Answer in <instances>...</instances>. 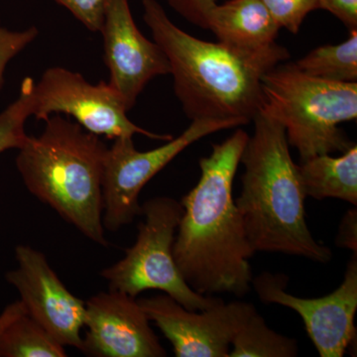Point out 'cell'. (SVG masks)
I'll list each match as a JSON object with an SVG mask.
<instances>
[{
	"label": "cell",
	"mask_w": 357,
	"mask_h": 357,
	"mask_svg": "<svg viewBox=\"0 0 357 357\" xmlns=\"http://www.w3.org/2000/svg\"><path fill=\"white\" fill-rule=\"evenodd\" d=\"M249 135L236 129L227 139L213 145L199 160L201 177L181 204L184 208L176 232L173 255L188 285L199 294L250 291L255 255L246 236L232 187Z\"/></svg>",
	"instance_id": "1"
},
{
	"label": "cell",
	"mask_w": 357,
	"mask_h": 357,
	"mask_svg": "<svg viewBox=\"0 0 357 357\" xmlns=\"http://www.w3.org/2000/svg\"><path fill=\"white\" fill-rule=\"evenodd\" d=\"M143 20L170 63L174 91L188 119L253 121L262 77L291 55L275 42L260 49L204 41L174 24L157 0H142Z\"/></svg>",
	"instance_id": "2"
},
{
	"label": "cell",
	"mask_w": 357,
	"mask_h": 357,
	"mask_svg": "<svg viewBox=\"0 0 357 357\" xmlns=\"http://www.w3.org/2000/svg\"><path fill=\"white\" fill-rule=\"evenodd\" d=\"M255 132L241 155V192L236 204L255 252L299 256L311 261L332 260L330 248L319 243L307 227V198L299 168L291 156L285 128L258 114Z\"/></svg>",
	"instance_id": "3"
},
{
	"label": "cell",
	"mask_w": 357,
	"mask_h": 357,
	"mask_svg": "<svg viewBox=\"0 0 357 357\" xmlns=\"http://www.w3.org/2000/svg\"><path fill=\"white\" fill-rule=\"evenodd\" d=\"M107 145L77 122L53 114L43 132L18 148L16 167L28 191L96 244L109 246L102 225Z\"/></svg>",
	"instance_id": "4"
},
{
	"label": "cell",
	"mask_w": 357,
	"mask_h": 357,
	"mask_svg": "<svg viewBox=\"0 0 357 357\" xmlns=\"http://www.w3.org/2000/svg\"><path fill=\"white\" fill-rule=\"evenodd\" d=\"M259 114L285 128L301 162L317 155L347 151L354 144L340 128L357 117V83L310 76L295 63H280L262 77Z\"/></svg>",
	"instance_id": "5"
},
{
	"label": "cell",
	"mask_w": 357,
	"mask_h": 357,
	"mask_svg": "<svg viewBox=\"0 0 357 357\" xmlns=\"http://www.w3.org/2000/svg\"><path fill=\"white\" fill-rule=\"evenodd\" d=\"M183 213L181 202L169 197L141 204L144 220L138 225L135 243L126 249L121 260L100 273L109 282V290L133 298L144 291H162L190 311H204L223 301L192 290L178 271L173 248Z\"/></svg>",
	"instance_id": "6"
},
{
	"label": "cell",
	"mask_w": 357,
	"mask_h": 357,
	"mask_svg": "<svg viewBox=\"0 0 357 357\" xmlns=\"http://www.w3.org/2000/svg\"><path fill=\"white\" fill-rule=\"evenodd\" d=\"M244 126L243 121L196 119L178 137L156 149L138 151L133 137H117L107 148L102 175V225L117 231L140 215L139 195L145 185L192 143L225 129Z\"/></svg>",
	"instance_id": "7"
},
{
	"label": "cell",
	"mask_w": 357,
	"mask_h": 357,
	"mask_svg": "<svg viewBox=\"0 0 357 357\" xmlns=\"http://www.w3.org/2000/svg\"><path fill=\"white\" fill-rule=\"evenodd\" d=\"M128 112L109 83H89L79 73L65 68H49L33 86L32 116L37 121L66 114L74 117L84 130L109 139L133 137L135 134L150 139H172V135L151 132L136 126L128 119Z\"/></svg>",
	"instance_id": "8"
},
{
	"label": "cell",
	"mask_w": 357,
	"mask_h": 357,
	"mask_svg": "<svg viewBox=\"0 0 357 357\" xmlns=\"http://www.w3.org/2000/svg\"><path fill=\"white\" fill-rule=\"evenodd\" d=\"M289 278L264 272L252 286L265 304H277L297 312L321 357H342L356 340L357 252L345 269L344 280L333 293L321 298L296 297L286 291Z\"/></svg>",
	"instance_id": "9"
},
{
	"label": "cell",
	"mask_w": 357,
	"mask_h": 357,
	"mask_svg": "<svg viewBox=\"0 0 357 357\" xmlns=\"http://www.w3.org/2000/svg\"><path fill=\"white\" fill-rule=\"evenodd\" d=\"M137 301L177 357H229L234 337L256 310L250 303L222 301L204 311H190L167 294Z\"/></svg>",
	"instance_id": "10"
},
{
	"label": "cell",
	"mask_w": 357,
	"mask_h": 357,
	"mask_svg": "<svg viewBox=\"0 0 357 357\" xmlns=\"http://www.w3.org/2000/svg\"><path fill=\"white\" fill-rule=\"evenodd\" d=\"M15 258L18 267L7 272L6 278L20 293L28 316L63 347L82 351L86 302L68 290L43 253L20 244Z\"/></svg>",
	"instance_id": "11"
},
{
	"label": "cell",
	"mask_w": 357,
	"mask_h": 357,
	"mask_svg": "<svg viewBox=\"0 0 357 357\" xmlns=\"http://www.w3.org/2000/svg\"><path fill=\"white\" fill-rule=\"evenodd\" d=\"M100 32L109 84L130 110L151 79L170 74V63L161 47L138 29L129 0L107 1Z\"/></svg>",
	"instance_id": "12"
},
{
	"label": "cell",
	"mask_w": 357,
	"mask_h": 357,
	"mask_svg": "<svg viewBox=\"0 0 357 357\" xmlns=\"http://www.w3.org/2000/svg\"><path fill=\"white\" fill-rule=\"evenodd\" d=\"M136 298L109 290L86 302L82 352L96 357H163L167 351Z\"/></svg>",
	"instance_id": "13"
},
{
	"label": "cell",
	"mask_w": 357,
	"mask_h": 357,
	"mask_svg": "<svg viewBox=\"0 0 357 357\" xmlns=\"http://www.w3.org/2000/svg\"><path fill=\"white\" fill-rule=\"evenodd\" d=\"M208 29L222 43L260 49L274 44L281 28L261 0H229L208 13Z\"/></svg>",
	"instance_id": "14"
},
{
	"label": "cell",
	"mask_w": 357,
	"mask_h": 357,
	"mask_svg": "<svg viewBox=\"0 0 357 357\" xmlns=\"http://www.w3.org/2000/svg\"><path fill=\"white\" fill-rule=\"evenodd\" d=\"M306 197L338 199L357 206V146L352 145L340 157L317 155L298 165Z\"/></svg>",
	"instance_id": "15"
},
{
	"label": "cell",
	"mask_w": 357,
	"mask_h": 357,
	"mask_svg": "<svg viewBox=\"0 0 357 357\" xmlns=\"http://www.w3.org/2000/svg\"><path fill=\"white\" fill-rule=\"evenodd\" d=\"M337 45H325L307 53L295 63L296 67L310 76L340 82L357 83V29Z\"/></svg>",
	"instance_id": "16"
},
{
	"label": "cell",
	"mask_w": 357,
	"mask_h": 357,
	"mask_svg": "<svg viewBox=\"0 0 357 357\" xmlns=\"http://www.w3.org/2000/svg\"><path fill=\"white\" fill-rule=\"evenodd\" d=\"M231 347L230 357H295L299 352L294 338L270 328L256 310L236 333Z\"/></svg>",
	"instance_id": "17"
},
{
	"label": "cell",
	"mask_w": 357,
	"mask_h": 357,
	"mask_svg": "<svg viewBox=\"0 0 357 357\" xmlns=\"http://www.w3.org/2000/svg\"><path fill=\"white\" fill-rule=\"evenodd\" d=\"M0 356L65 357V347L27 314L7 326L0 335Z\"/></svg>",
	"instance_id": "18"
},
{
	"label": "cell",
	"mask_w": 357,
	"mask_h": 357,
	"mask_svg": "<svg viewBox=\"0 0 357 357\" xmlns=\"http://www.w3.org/2000/svg\"><path fill=\"white\" fill-rule=\"evenodd\" d=\"M35 82L25 77L20 95L3 112H0V154L9 149H18L27 139L26 121L32 116V91Z\"/></svg>",
	"instance_id": "19"
},
{
	"label": "cell",
	"mask_w": 357,
	"mask_h": 357,
	"mask_svg": "<svg viewBox=\"0 0 357 357\" xmlns=\"http://www.w3.org/2000/svg\"><path fill=\"white\" fill-rule=\"evenodd\" d=\"M280 28L298 34L307 14L319 9L318 0H261Z\"/></svg>",
	"instance_id": "20"
},
{
	"label": "cell",
	"mask_w": 357,
	"mask_h": 357,
	"mask_svg": "<svg viewBox=\"0 0 357 357\" xmlns=\"http://www.w3.org/2000/svg\"><path fill=\"white\" fill-rule=\"evenodd\" d=\"M35 26L23 31H10L0 26V89L4 83L6 66L38 37Z\"/></svg>",
	"instance_id": "21"
},
{
	"label": "cell",
	"mask_w": 357,
	"mask_h": 357,
	"mask_svg": "<svg viewBox=\"0 0 357 357\" xmlns=\"http://www.w3.org/2000/svg\"><path fill=\"white\" fill-rule=\"evenodd\" d=\"M67 8L79 22L91 32L102 29L105 7L109 0H55Z\"/></svg>",
	"instance_id": "22"
},
{
	"label": "cell",
	"mask_w": 357,
	"mask_h": 357,
	"mask_svg": "<svg viewBox=\"0 0 357 357\" xmlns=\"http://www.w3.org/2000/svg\"><path fill=\"white\" fill-rule=\"evenodd\" d=\"M175 13L184 20L203 29H208V13L217 0H165Z\"/></svg>",
	"instance_id": "23"
},
{
	"label": "cell",
	"mask_w": 357,
	"mask_h": 357,
	"mask_svg": "<svg viewBox=\"0 0 357 357\" xmlns=\"http://www.w3.org/2000/svg\"><path fill=\"white\" fill-rule=\"evenodd\" d=\"M319 9L328 11L351 31L357 29V0H318Z\"/></svg>",
	"instance_id": "24"
},
{
	"label": "cell",
	"mask_w": 357,
	"mask_h": 357,
	"mask_svg": "<svg viewBox=\"0 0 357 357\" xmlns=\"http://www.w3.org/2000/svg\"><path fill=\"white\" fill-rule=\"evenodd\" d=\"M335 244L340 248L349 249L352 252H357L356 206L347 211L342 218L338 227Z\"/></svg>",
	"instance_id": "25"
},
{
	"label": "cell",
	"mask_w": 357,
	"mask_h": 357,
	"mask_svg": "<svg viewBox=\"0 0 357 357\" xmlns=\"http://www.w3.org/2000/svg\"><path fill=\"white\" fill-rule=\"evenodd\" d=\"M24 314H27V312L20 300L8 305L0 314V335L6 330L7 326Z\"/></svg>",
	"instance_id": "26"
}]
</instances>
